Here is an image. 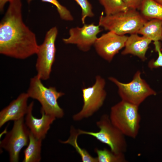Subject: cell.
Returning a JSON list of instances; mask_svg holds the SVG:
<instances>
[{
  "label": "cell",
  "mask_w": 162,
  "mask_h": 162,
  "mask_svg": "<svg viewBox=\"0 0 162 162\" xmlns=\"http://www.w3.org/2000/svg\"><path fill=\"white\" fill-rule=\"evenodd\" d=\"M109 79L118 87L122 100L138 106L147 97L157 94L142 78L139 71L136 73L133 80L129 83L122 82L112 77H109Z\"/></svg>",
  "instance_id": "8992f818"
},
{
  "label": "cell",
  "mask_w": 162,
  "mask_h": 162,
  "mask_svg": "<svg viewBox=\"0 0 162 162\" xmlns=\"http://www.w3.org/2000/svg\"><path fill=\"white\" fill-rule=\"evenodd\" d=\"M96 124L99 129V131L94 132L79 129L80 134L88 135L94 137L107 145L110 150L115 153H124L127 148L125 136L112 124L109 115H102Z\"/></svg>",
  "instance_id": "5b68a950"
},
{
  "label": "cell",
  "mask_w": 162,
  "mask_h": 162,
  "mask_svg": "<svg viewBox=\"0 0 162 162\" xmlns=\"http://www.w3.org/2000/svg\"><path fill=\"white\" fill-rule=\"evenodd\" d=\"M156 2L162 4V0H153Z\"/></svg>",
  "instance_id": "484cf974"
},
{
  "label": "cell",
  "mask_w": 162,
  "mask_h": 162,
  "mask_svg": "<svg viewBox=\"0 0 162 162\" xmlns=\"http://www.w3.org/2000/svg\"><path fill=\"white\" fill-rule=\"evenodd\" d=\"M139 10L148 20L154 19L162 21V4L153 0H144Z\"/></svg>",
  "instance_id": "ac0fdd59"
},
{
  "label": "cell",
  "mask_w": 162,
  "mask_h": 162,
  "mask_svg": "<svg viewBox=\"0 0 162 162\" xmlns=\"http://www.w3.org/2000/svg\"><path fill=\"white\" fill-rule=\"evenodd\" d=\"M0 22V53L23 59L37 53L35 34L24 22L21 0H12Z\"/></svg>",
  "instance_id": "6da1fadb"
},
{
  "label": "cell",
  "mask_w": 162,
  "mask_h": 162,
  "mask_svg": "<svg viewBox=\"0 0 162 162\" xmlns=\"http://www.w3.org/2000/svg\"><path fill=\"white\" fill-rule=\"evenodd\" d=\"M152 41L138 34H130L126 40L122 55L131 54L137 56L143 61L146 59V55Z\"/></svg>",
  "instance_id": "5bb4252c"
},
{
  "label": "cell",
  "mask_w": 162,
  "mask_h": 162,
  "mask_svg": "<svg viewBox=\"0 0 162 162\" xmlns=\"http://www.w3.org/2000/svg\"><path fill=\"white\" fill-rule=\"evenodd\" d=\"M138 110V106L122 100L111 107L109 118L125 136L135 139L140 127L141 118Z\"/></svg>",
  "instance_id": "3957f363"
},
{
  "label": "cell",
  "mask_w": 162,
  "mask_h": 162,
  "mask_svg": "<svg viewBox=\"0 0 162 162\" xmlns=\"http://www.w3.org/2000/svg\"><path fill=\"white\" fill-rule=\"evenodd\" d=\"M105 84L104 79L97 75L93 85L82 89L83 106L79 112L73 116L74 121H80L91 116L102 106L106 95Z\"/></svg>",
  "instance_id": "52a82bcc"
},
{
  "label": "cell",
  "mask_w": 162,
  "mask_h": 162,
  "mask_svg": "<svg viewBox=\"0 0 162 162\" xmlns=\"http://www.w3.org/2000/svg\"><path fill=\"white\" fill-rule=\"evenodd\" d=\"M148 21L137 10L128 9L111 15L102 14L98 25L106 30L125 35L137 34Z\"/></svg>",
  "instance_id": "7a4b0ae2"
},
{
  "label": "cell",
  "mask_w": 162,
  "mask_h": 162,
  "mask_svg": "<svg viewBox=\"0 0 162 162\" xmlns=\"http://www.w3.org/2000/svg\"><path fill=\"white\" fill-rule=\"evenodd\" d=\"M161 51L162 52V48H161Z\"/></svg>",
  "instance_id": "83f0119b"
},
{
  "label": "cell",
  "mask_w": 162,
  "mask_h": 162,
  "mask_svg": "<svg viewBox=\"0 0 162 162\" xmlns=\"http://www.w3.org/2000/svg\"><path fill=\"white\" fill-rule=\"evenodd\" d=\"M29 141L27 148L24 150L23 162H39L41 155L42 140L36 138L29 131Z\"/></svg>",
  "instance_id": "9a60e30c"
},
{
  "label": "cell",
  "mask_w": 162,
  "mask_h": 162,
  "mask_svg": "<svg viewBox=\"0 0 162 162\" xmlns=\"http://www.w3.org/2000/svg\"><path fill=\"white\" fill-rule=\"evenodd\" d=\"M103 7L106 15H110L128 9L123 0H98Z\"/></svg>",
  "instance_id": "ffe728a7"
},
{
  "label": "cell",
  "mask_w": 162,
  "mask_h": 162,
  "mask_svg": "<svg viewBox=\"0 0 162 162\" xmlns=\"http://www.w3.org/2000/svg\"><path fill=\"white\" fill-rule=\"evenodd\" d=\"M79 135L78 129H76L73 126H71L69 138L66 141L60 140L59 142L62 143L70 144L73 146L81 156L83 162H98L97 157H92L86 150L81 148L79 146L77 140Z\"/></svg>",
  "instance_id": "e0dca14e"
},
{
  "label": "cell",
  "mask_w": 162,
  "mask_h": 162,
  "mask_svg": "<svg viewBox=\"0 0 162 162\" xmlns=\"http://www.w3.org/2000/svg\"><path fill=\"white\" fill-rule=\"evenodd\" d=\"M81 27H76L70 28L69 37L64 38L66 44H74L81 50L86 52L89 51L94 45L97 38V35L101 31L99 25L94 23L84 24Z\"/></svg>",
  "instance_id": "30bf717a"
},
{
  "label": "cell",
  "mask_w": 162,
  "mask_h": 162,
  "mask_svg": "<svg viewBox=\"0 0 162 162\" xmlns=\"http://www.w3.org/2000/svg\"><path fill=\"white\" fill-rule=\"evenodd\" d=\"M80 6L82 9L81 19L82 23L84 24L87 17H92L94 14L92 11V4L88 0H74Z\"/></svg>",
  "instance_id": "7402d4cb"
},
{
  "label": "cell",
  "mask_w": 162,
  "mask_h": 162,
  "mask_svg": "<svg viewBox=\"0 0 162 162\" xmlns=\"http://www.w3.org/2000/svg\"><path fill=\"white\" fill-rule=\"evenodd\" d=\"M161 40H162V35H161Z\"/></svg>",
  "instance_id": "4316f807"
},
{
  "label": "cell",
  "mask_w": 162,
  "mask_h": 162,
  "mask_svg": "<svg viewBox=\"0 0 162 162\" xmlns=\"http://www.w3.org/2000/svg\"><path fill=\"white\" fill-rule=\"evenodd\" d=\"M12 0H0V10L2 12L4 10V7L6 3L10 2Z\"/></svg>",
  "instance_id": "d4e9b609"
},
{
  "label": "cell",
  "mask_w": 162,
  "mask_h": 162,
  "mask_svg": "<svg viewBox=\"0 0 162 162\" xmlns=\"http://www.w3.org/2000/svg\"><path fill=\"white\" fill-rule=\"evenodd\" d=\"M94 152L97 155L98 162H127L124 153H116L106 148H95Z\"/></svg>",
  "instance_id": "d6986e66"
},
{
  "label": "cell",
  "mask_w": 162,
  "mask_h": 162,
  "mask_svg": "<svg viewBox=\"0 0 162 162\" xmlns=\"http://www.w3.org/2000/svg\"><path fill=\"white\" fill-rule=\"evenodd\" d=\"M33 106V101L28 105V111L26 115L25 123L30 132L36 138L43 140L45 138L51 125L56 118L53 116L46 114L41 110V117L40 118L34 117L32 113Z\"/></svg>",
  "instance_id": "7c38bea8"
},
{
  "label": "cell",
  "mask_w": 162,
  "mask_h": 162,
  "mask_svg": "<svg viewBox=\"0 0 162 162\" xmlns=\"http://www.w3.org/2000/svg\"><path fill=\"white\" fill-rule=\"evenodd\" d=\"M27 93H23L0 112V127L10 121L17 120L24 118L28 110Z\"/></svg>",
  "instance_id": "4fadbf2b"
},
{
  "label": "cell",
  "mask_w": 162,
  "mask_h": 162,
  "mask_svg": "<svg viewBox=\"0 0 162 162\" xmlns=\"http://www.w3.org/2000/svg\"><path fill=\"white\" fill-rule=\"evenodd\" d=\"M58 33L57 28L52 27L46 33L43 43L39 45L35 67L37 75L41 80H46L50 78L55 60V43Z\"/></svg>",
  "instance_id": "ba28073f"
},
{
  "label": "cell",
  "mask_w": 162,
  "mask_h": 162,
  "mask_svg": "<svg viewBox=\"0 0 162 162\" xmlns=\"http://www.w3.org/2000/svg\"><path fill=\"white\" fill-rule=\"evenodd\" d=\"M154 44L155 50L158 52V56L156 60H151L149 62L148 66L151 69L162 67V52L161 51V43L159 41H156L154 42Z\"/></svg>",
  "instance_id": "603a6c76"
},
{
  "label": "cell",
  "mask_w": 162,
  "mask_h": 162,
  "mask_svg": "<svg viewBox=\"0 0 162 162\" xmlns=\"http://www.w3.org/2000/svg\"><path fill=\"white\" fill-rule=\"evenodd\" d=\"M29 131L23 118L14 121L12 129L1 141L0 147L8 153L10 162L19 161L21 150L28 143Z\"/></svg>",
  "instance_id": "9c48e42d"
},
{
  "label": "cell",
  "mask_w": 162,
  "mask_h": 162,
  "mask_svg": "<svg viewBox=\"0 0 162 162\" xmlns=\"http://www.w3.org/2000/svg\"><path fill=\"white\" fill-rule=\"evenodd\" d=\"M38 75L31 79L27 94L29 98L37 100L41 105V110L46 114L61 118L64 115L63 110L60 106L58 99L64 95L58 92L54 87H46Z\"/></svg>",
  "instance_id": "277c9868"
},
{
  "label": "cell",
  "mask_w": 162,
  "mask_h": 162,
  "mask_svg": "<svg viewBox=\"0 0 162 162\" xmlns=\"http://www.w3.org/2000/svg\"><path fill=\"white\" fill-rule=\"evenodd\" d=\"M128 9L140 10L144 0H123Z\"/></svg>",
  "instance_id": "cb8c5ba5"
},
{
  "label": "cell",
  "mask_w": 162,
  "mask_h": 162,
  "mask_svg": "<svg viewBox=\"0 0 162 162\" xmlns=\"http://www.w3.org/2000/svg\"><path fill=\"white\" fill-rule=\"evenodd\" d=\"M32 0H26L28 3ZM43 2H47L53 4L56 7L59 16L62 20L71 21L74 19L73 17L69 10L65 6L61 4L57 0H40Z\"/></svg>",
  "instance_id": "44dd1931"
},
{
  "label": "cell",
  "mask_w": 162,
  "mask_h": 162,
  "mask_svg": "<svg viewBox=\"0 0 162 162\" xmlns=\"http://www.w3.org/2000/svg\"><path fill=\"white\" fill-rule=\"evenodd\" d=\"M137 34L154 42L161 40L162 21L154 19L148 20L138 31Z\"/></svg>",
  "instance_id": "2e32d148"
},
{
  "label": "cell",
  "mask_w": 162,
  "mask_h": 162,
  "mask_svg": "<svg viewBox=\"0 0 162 162\" xmlns=\"http://www.w3.org/2000/svg\"><path fill=\"white\" fill-rule=\"evenodd\" d=\"M128 37L109 31L97 38L94 46L100 56L110 62L115 56L124 47Z\"/></svg>",
  "instance_id": "8fae6325"
}]
</instances>
